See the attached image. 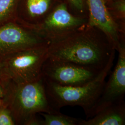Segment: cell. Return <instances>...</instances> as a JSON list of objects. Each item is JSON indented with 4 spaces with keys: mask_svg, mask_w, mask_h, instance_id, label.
I'll use <instances>...</instances> for the list:
<instances>
[{
    "mask_svg": "<svg viewBox=\"0 0 125 125\" xmlns=\"http://www.w3.org/2000/svg\"><path fill=\"white\" fill-rule=\"evenodd\" d=\"M107 68L101 71L48 57L43 66L42 76L44 79L60 85L79 86L94 80Z\"/></svg>",
    "mask_w": 125,
    "mask_h": 125,
    "instance_id": "obj_5",
    "label": "cell"
},
{
    "mask_svg": "<svg viewBox=\"0 0 125 125\" xmlns=\"http://www.w3.org/2000/svg\"><path fill=\"white\" fill-rule=\"evenodd\" d=\"M50 44L17 52L1 60L8 82L25 83L42 77V68L48 56Z\"/></svg>",
    "mask_w": 125,
    "mask_h": 125,
    "instance_id": "obj_4",
    "label": "cell"
},
{
    "mask_svg": "<svg viewBox=\"0 0 125 125\" xmlns=\"http://www.w3.org/2000/svg\"><path fill=\"white\" fill-rule=\"evenodd\" d=\"M117 51L118 52V57L116 66L108 80L105 82L102 93L94 108L93 116L107 105L124 101L125 46L123 41L121 42Z\"/></svg>",
    "mask_w": 125,
    "mask_h": 125,
    "instance_id": "obj_8",
    "label": "cell"
},
{
    "mask_svg": "<svg viewBox=\"0 0 125 125\" xmlns=\"http://www.w3.org/2000/svg\"><path fill=\"white\" fill-rule=\"evenodd\" d=\"M72 4L73 5L76 9L82 11L83 8V0H69Z\"/></svg>",
    "mask_w": 125,
    "mask_h": 125,
    "instance_id": "obj_16",
    "label": "cell"
},
{
    "mask_svg": "<svg viewBox=\"0 0 125 125\" xmlns=\"http://www.w3.org/2000/svg\"><path fill=\"white\" fill-rule=\"evenodd\" d=\"M4 95V89L2 85L0 83V99L2 98Z\"/></svg>",
    "mask_w": 125,
    "mask_h": 125,
    "instance_id": "obj_18",
    "label": "cell"
},
{
    "mask_svg": "<svg viewBox=\"0 0 125 125\" xmlns=\"http://www.w3.org/2000/svg\"><path fill=\"white\" fill-rule=\"evenodd\" d=\"M40 114L43 120L40 121V125H79L82 120L65 115L60 111Z\"/></svg>",
    "mask_w": 125,
    "mask_h": 125,
    "instance_id": "obj_11",
    "label": "cell"
},
{
    "mask_svg": "<svg viewBox=\"0 0 125 125\" xmlns=\"http://www.w3.org/2000/svg\"><path fill=\"white\" fill-rule=\"evenodd\" d=\"M15 123L9 110L1 105L0 106V125H14Z\"/></svg>",
    "mask_w": 125,
    "mask_h": 125,
    "instance_id": "obj_14",
    "label": "cell"
},
{
    "mask_svg": "<svg viewBox=\"0 0 125 125\" xmlns=\"http://www.w3.org/2000/svg\"><path fill=\"white\" fill-rule=\"evenodd\" d=\"M87 27L50 43L48 57L101 71L113 64V43L102 31L97 33V28Z\"/></svg>",
    "mask_w": 125,
    "mask_h": 125,
    "instance_id": "obj_1",
    "label": "cell"
},
{
    "mask_svg": "<svg viewBox=\"0 0 125 125\" xmlns=\"http://www.w3.org/2000/svg\"><path fill=\"white\" fill-rule=\"evenodd\" d=\"M89 11L87 27L97 28L111 41L116 51L121 43L118 25L108 12L104 0H87Z\"/></svg>",
    "mask_w": 125,
    "mask_h": 125,
    "instance_id": "obj_9",
    "label": "cell"
},
{
    "mask_svg": "<svg viewBox=\"0 0 125 125\" xmlns=\"http://www.w3.org/2000/svg\"><path fill=\"white\" fill-rule=\"evenodd\" d=\"M50 0H27V8L31 17L44 14L49 8Z\"/></svg>",
    "mask_w": 125,
    "mask_h": 125,
    "instance_id": "obj_12",
    "label": "cell"
},
{
    "mask_svg": "<svg viewBox=\"0 0 125 125\" xmlns=\"http://www.w3.org/2000/svg\"><path fill=\"white\" fill-rule=\"evenodd\" d=\"M17 0H0V24L9 17Z\"/></svg>",
    "mask_w": 125,
    "mask_h": 125,
    "instance_id": "obj_13",
    "label": "cell"
},
{
    "mask_svg": "<svg viewBox=\"0 0 125 125\" xmlns=\"http://www.w3.org/2000/svg\"><path fill=\"white\" fill-rule=\"evenodd\" d=\"M1 105L9 110L15 124L19 125H40L37 114L59 111L50 103L43 77L25 83L9 82Z\"/></svg>",
    "mask_w": 125,
    "mask_h": 125,
    "instance_id": "obj_2",
    "label": "cell"
},
{
    "mask_svg": "<svg viewBox=\"0 0 125 125\" xmlns=\"http://www.w3.org/2000/svg\"><path fill=\"white\" fill-rule=\"evenodd\" d=\"M8 82L5 76L4 72L3 70L2 64L1 61L0 60V83L3 86L4 89L5 86L8 83Z\"/></svg>",
    "mask_w": 125,
    "mask_h": 125,
    "instance_id": "obj_15",
    "label": "cell"
},
{
    "mask_svg": "<svg viewBox=\"0 0 125 125\" xmlns=\"http://www.w3.org/2000/svg\"><path fill=\"white\" fill-rule=\"evenodd\" d=\"M50 44L41 36L13 22L0 26V60L17 52Z\"/></svg>",
    "mask_w": 125,
    "mask_h": 125,
    "instance_id": "obj_7",
    "label": "cell"
},
{
    "mask_svg": "<svg viewBox=\"0 0 125 125\" xmlns=\"http://www.w3.org/2000/svg\"><path fill=\"white\" fill-rule=\"evenodd\" d=\"M1 99H0V106L1 105Z\"/></svg>",
    "mask_w": 125,
    "mask_h": 125,
    "instance_id": "obj_19",
    "label": "cell"
},
{
    "mask_svg": "<svg viewBox=\"0 0 125 125\" xmlns=\"http://www.w3.org/2000/svg\"><path fill=\"white\" fill-rule=\"evenodd\" d=\"M118 8L119 10L122 12L121 13H124L125 12V3L124 1H122L120 2V3L118 5Z\"/></svg>",
    "mask_w": 125,
    "mask_h": 125,
    "instance_id": "obj_17",
    "label": "cell"
},
{
    "mask_svg": "<svg viewBox=\"0 0 125 125\" xmlns=\"http://www.w3.org/2000/svg\"><path fill=\"white\" fill-rule=\"evenodd\" d=\"M124 101L107 105L87 120H81L79 125H124Z\"/></svg>",
    "mask_w": 125,
    "mask_h": 125,
    "instance_id": "obj_10",
    "label": "cell"
},
{
    "mask_svg": "<svg viewBox=\"0 0 125 125\" xmlns=\"http://www.w3.org/2000/svg\"><path fill=\"white\" fill-rule=\"evenodd\" d=\"M85 21L70 13L65 5H59L39 26L38 35L52 43L83 28Z\"/></svg>",
    "mask_w": 125,
    "mask_h": 125,
    "instance_id": "obj_6",
    "label": "cell"
},
{
    "mask_svg": "<svg viewBox=\"0 0 125 125\" xmlns=\"http://www.w3.org/2000/svg\"><path fill=\"white\" fill-rule=\"evenodd\" d=\"M112 66L107 67L96 78L84 85L63 86L43 79L50 104L58 111L65 106H79L87 118L92 117Z\"/></svg>",
    "mask_w": 125,
    "mask_h": 125,
    "instance_id": "obj_3",
    "label": "cell"
}]
</instances>
